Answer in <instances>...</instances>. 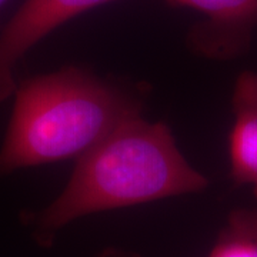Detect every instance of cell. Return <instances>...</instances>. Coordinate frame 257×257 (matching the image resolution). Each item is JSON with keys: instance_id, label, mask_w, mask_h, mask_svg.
I'll use <instances>...</instances> for the list:
<instances>
[{"instance_id": "obj_1", "label": "cell", "mask_w": 257, "mask_h": 257, "mask_svg": "<svg viewBox=\"0 0 257 257\" xmlns=\"http://www.w3.org/2000/svg\"><path fill=\"white\" fill-rule=\"evenodd\" d=\"M207 177L179 149L170 127L130 117L76 160L64 189L32 220L40 244L80 217L206 190Z\"/></svg>"}, {"instance_id": "obj_2", "label": "cell", "mask_w": 257, "mask_h": 257, "mask_svg": "<svg viewBox=\"0 0 257 257\" xmlns=\"http://www.w3.org/2000/svg\"><path fill=\"white\" fill-rule=\"evenodd\" d=\"M13 94L0 147V176L77 160L143 110L139 93L77 66L30 77L16 86Z\"/></svg>"}, {"instance_id": "obj_3", "label": "cell", "mask_w": 257, "mask_h": 257, "mask_svg": "<svg viewBox=\"0 0 257 257\" xmlns=\"http://www.w3.org/2000/svg\"><path fill=\"white\" fill-rule=\"evenodd\" d=\"M200 15L186 43L194 55L229 62L247 53L257 37V0H165Z\"/></svg>"}, {"instance_id": "obj_4", "label": "cell", "mask_w": 257, "mask_h": 257, "mask_svg": "<svg viewBox=\"0 0 257 257\" xmlns=\"http://www.w3.org/2000/svg\"><path fill=\"white\" fill-rule=\"evenodd\" d=\"M114 0H25L0 30V101L16 89L15 72L22 59L67 22Z\"/></svg>"}, {"instance_id": "obj_5", "label": "cell", "mask_w": 257, "mask_h": 257, "mask_svg": "<svg viewBox=\"0 0 257 257\" xmlns=\"http://www.w3.org/2000/svg\"><path fill=\"white\" fill-rule=\"evenodd\" d=\"M231 109L230 177L237 186L248 184L257 200V72L247 70L237 77Z\"/></svg>"}, {"instance_id": "obj_6", "label": "cell", "mask_w": 257, "mask_h": 257, "mask_svg": "<svg viewBox=\"0 0 257 257\" xmlns=\"http://www.w3.org/2000/svg\"><path fill=\"white\" fill-rule=\"evenodd\" d=\"M207 257H257V209L231 211Z\"/></svg>"}, {"instance_id": "obj_7", "label": "cell", "mask_w": 257, "mask_h": 257, "mask_svg": "<svg viewBox=\"0 0 257 257\" xmlns=\"http://www.w3.org/2000/svg\"><path fill=\"white\" fill-rule=\"evenodd\" d=\"M99 257H142L139 256L138 253L135 251H128L124 248H116V247H109L106 250H103Z\"/></svg>"}, {"instance_id": "obj_8", "label": "cell", "mask_w": 257, "mask_h": 257, "mask_svg": "<svg viewBox=\"0 0 257 257\" xmlns=\"http://www.w3.org/2000/svg\"><path fill=\"white\" fill-rule=\"evenodd\" d=\"M0 3H3V0H0Z\"/></svg>"}]
</instances>
